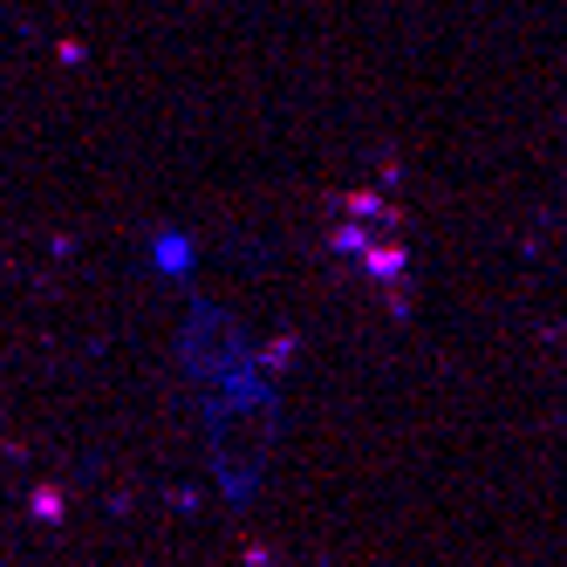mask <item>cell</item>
Wrapping results in <instances>:
<instances>
[{
  "instance_id": "7a4b0ae2",
  "label": "cell",
  "mask_w": 567,
  "mask_h": 567,
  "mask_svg": "<svg viewBox=\"0 0 567 567\" xmlns=\"http://www.w3.org/2000/svg\"><path fill=\"white\" fill-rule=\"evenodd\" d=\"M185 362H192L198 377H213V383L247 377V342H239L233 315H219V308H198V315H192V329H185Z\"/></svg>"
},
{
  "instance_id": "6da1fadb",
  "label": "cell",
  "mask_w": 567,
  "mask_h": 567,
  "mask_svg": "<svg viewBox=\"0 0 567 567\" xmlns=\"http://www.w3.org/2000/svg\"><path fill=\"white\" fill-rule=\"evenodd\" d=\"M267 452H274V390L260 377H233L213 403V472L233 499L254 493Z\"/></svg>"
}]
</instances>
